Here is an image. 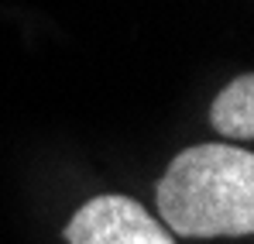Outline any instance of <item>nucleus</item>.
Here are the masks:
<instances>
[{
	"instance_id": "obj_1",
	"label": "nucleus",
	"mask_w": 254,
	"mask_h": 244,
	"mask_svg": "<svg viewBox=\"0 0 254 244\" xmlns=\"http://www.w3.org/2000/svg\"><path fill=\"white\" fill-rule=\"evenodd\" d=\"M155 206L179 238H248L254 231V155L237 145H192L158 179Z\"/></svg>"
},
{
	"instance_id": "obj_3",
	"label": "nucleus",
	"mask_w": 254,
	"mask_h": 244,
	"mask_svg": "<svg viewBox=\"0 0 254 244\" xmlns=\"http://www.w3.org/2000/svg\"><path fill=\"white\" fill-rule=\"evenodd\" d=\"M210 124L216 134L230 141H251L254 138V76L244 73L227 82L210 107Z\"/></svg>"
},
{
	"instance_id": "obj_2",
	"label": "nucleus",
	"mask_w": 254,
	"mask_h": 244,
	"mask_svg": "<svg viewBox=\"0 0 254 244\" xmlns=\"http://www.w3.org/2000/svg\"><path fill=\"white\" fill-rule=\"evenodd\" d=\"M65 244H175L165 224H158L130 196L107 193L83 203L65 224Z\"/></svg>"
}]
</instances>
